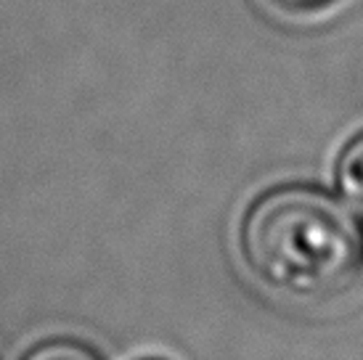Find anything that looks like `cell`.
<instances>
[{"label": "cell", "mask_w": 363, "mask_h": 360, "mask_svg": "<svg viewBox=\"0 0 363 360\" xmlns=\"http://www.w3.org/2000/svg\"><path fill=\"white\" fill-rule=\"evenodd\" d=\"M247 268L289 300H329L363 270V225L334 193L305 183L265 191L242 223Z\"/></svg>", "instance_id": "1"}, {"label": "cell", "mask_w": 363, "mask_h": 360, "mask_svg": "<svg viewBox=\"0 0 363 360\" xmlns=\"http://www.w3.org/2000/svg\"><path fill=\"white\" fill-rule=\"evenodd\" d=\"M337 183L345 201L363 215V133H358L337 159Z\"/></svg>", "instance_id": "2"}, {"label": "cell", "mask_w": 363, "mask_h": 360, "mask_svg": "<svg viewBox=\"0 0 363 360\" xmlns=\"http://www.w3.org/2000/svg\"><path fill=\"white\" fill-rule=\"evenodd\" d=\"M21 360H104L91 344L80 339H45L35 344Z\"/></svg>", "instance_id": "3"}, {"label": "cell", "mask_w": 363, "mask_h": 360, "mask_svg": "<svg viewBox=\"0 0 363 360\" xmlns=\"http://www.w3.org/2000/svg\"><path fill=\"white\" fill-rule=\"evenodd\" d=\"M271 3L289 16H318L340 6L342 0H271Z\"/></svg>", "instance_id": "4"}, {"label": "cell", "mask_w": 363, "mask_h": 360, "mask_svg": "<svg viewBox=\"0 0 363 360\" xmlns=\"http://www.w3.org/2000/svg\"><path fill=\"white\" fill-rule=\"evenodd\" d=\"M143 360H164V358H143Z\"/></svg>", "instance_id": "5"}]
</instances>
